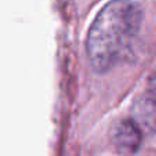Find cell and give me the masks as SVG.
<instances>
[{
    "mask_svg": "<svg viewBox=\"0 0 156 156\" xmlns=\"http://www.w3.org/2000/svg\"><path fill=\"white\" fill-rule=\"evenodd\" d=\"M143 132L134 123V121L116 122L111 129V141L121 154H134L141 145Z\"/></svg>",
    "mask_w": 156,
    "mask_h": 156,
    "instance_id": "cell-2",
    "label": "cell"
},
{
    "mask_svg": "<svg viewBox=\"0 0 156 156\" xmlns=\"http://www.w3.org/2000/svg\"><path fill=\"white\" fill-rule=\"evenodd\" d=\"M132 119L144 134H156V100L138 97L132 107Z\"/></svg>",
    "mask_w": 156,
    "mask_h": 156,
    "instance_id": "cell-3",
    "label": "cell"
},
{
    "mask_svg": "<svg viewBox=\"0 0 156 156\" xmlns=\"http://www.w3.org/2000/svg\"><path fill=\"white\" fill-rule=\"evenodd\" d=\"M143 21L141 8L130 0H112L94 18L86 40V54L99 73L110 70L136 37Z\"/></svg>",
    "mask_w": 156,
    "mask_h": 156,
    "instance_id": "cell-1",
    "label": "cell"
},
{
    "mask_svg": "<svg viewBox=\"0 0 156 156\" xmlns=\"http://www.w3.org/2000/svg\"><path fill=\"white\" fill-rule=\"evenodd\" d=\"M148 93L151 97H154L156 100V69L154 70L152 76L149 77V81H148Z\"/></svg>",
    "mask_w": 156,
    "mask_h": 156,
    "instance_id": "cell-4",
    "label": "cell"
}]
</instances>
